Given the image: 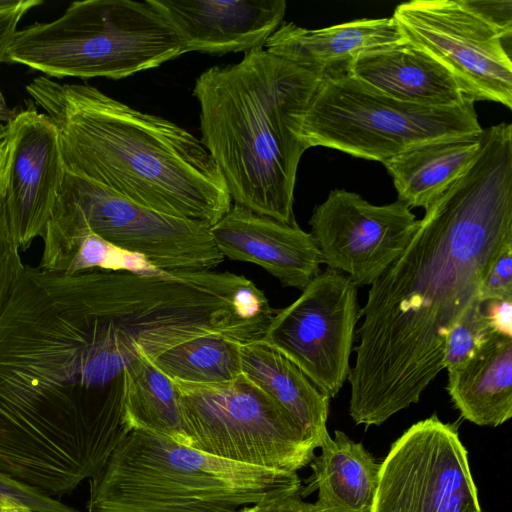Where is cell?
<instances>
[{
    "label": "cell",
    "instance_id": "1",
    "mask_svg": "<svg viewBox=\"0 0 512 512\" xmlns=\"http://www.w3.org/2000/svg\"><path fill=\"white\" fill-rule=\"evenodd\" d=\"M511 243L512 125L500 123L483 130L474 162L425 209L407 247L370 285L347 379L355 424L381 425L419 402L445 369L449 332Z\"/></svg>",
    "mask_w": 512,
    "mask_h": 512
},
{
    "label": "cell",
    "instance_id": "2",
    "mask_svg": "<svg viewBox=\"0 0 512 512\" xmlns=\"http://www.w3.org/2000/svg\"><path fill=\"white\" fill-rule=\"evenodd\" d=\"M128 433L123 376H101L69 276L25 265L0 317V472L54 498Z\"/></svg>",
    "mask_w": 512,
    "mask_h": 512
},
{
    "label": "cell",
    "instance_id": "3",
    "mask_svg": "<svg viewBox=\"0 0 512 512\" xmlns=\"http://www.w3.org/2000/svg\"><path fill=\"white\" fill-rule=\"evenodd\" d=\"M26 91L55 124L67 172L155 212L209 227L232 206L201 140L88 84L34 78Z\"/></svg>",
    "mask_w": 512,
    "mask_h": 512
},
{
    "label": "cell",
    "instance_id": "4",
    "mask_svg": "<svg viewBox=\"0 0 512 512\" xmlns=\"http://www.w3.org/2000/svg\"><path fill=\"white\" fill-rule=\"evenodd\" d=\"M319 81L263 48L196 79L201 142L236 205L281 222L295 221L296 174L308 149L302 123Z\"/></svg>",
    "mask_w": 512,
    "mask_h": 512
},
{
    "label": "cell",
    "instance_id": "5",
    "mask_svg": "<svg viewBox=\"0 0 512 512\" xmlns=\"http://www.w3.org/2000/svg\"><path fill=\"white\" fill-rule=\"evenodd\" d=\"M296 472L221 459L132 430L90 480L88 512H237L300 488Z\"/></svg>",
    "mask_w": 512,
    "mask_h": 512
},
{
    "label": "cell",
    "instance_id": "6",
    "mask_svg": "<svg viewBox=\"0 0 512 512\" xmlns=\"http://www.w3.org/2000/svg\"><path fill=\"white\" fill-rule=\"evenodd\" d=\"M185 53L176 30L147 0H83L52 21L18 29L4 62L48 78L118 80Z\"/></svg>",
    "mask_w": 512,
    "mask_h": 512
},
{
    "label": "cell",
    "instance_id": "7",
    "mask_svg": "<svg viewBox=\"0 0 512 512\" xmlns=\"http://www.w3.org/2000/svg\"><path fill=\"white\" fill-rule=\"evenodd\" d=\"M88 232L167 272L213 270L224 259L208 225L155 212L66 171L38 268L63 273Z\"/></svg>",
    "mask_w": 512,
    "mask_h": 512
},
{
    "label": "cell",
    "instance_id": "8",
    "mask_svg": "<svg viewBox=\"0 0 512 512\" xmlns=\"http://www.w3.org/2000/svg\"><path fill=\"white\" fill-rule=\"evenodd\" d=\"M472 99L448 107L406 103L352 75L320 80L305 111L301 136L323 146L384 162L417 145L483 129Z\"/></svg>",
    "mask_w": 512,
    "mask_h": 512
},
{
    "label": "cell",
    "instance_id": "9",
    "mask_svg": "<svg viewBox=\"0 0 512 512\" xmlns=\"http://www.w3.org/2000/svg\"><path fill=\"white\" fill-rule=\"evenodd\" d=\"M174 382L189 447L225 460L296 473L315 457L316 447L294 418L243 375L226 384Z\"/></svg>",
    "mask_w": 512,
    "mask_h": 512
},
{
    "label": "cell",
    "instance_id": "10",
    "mask_svg": "<svg viewBox=\"0 0 512 512\" xmlns=\"http://www.w3.org/2000/svg\"><path fill=\"white\" fill-rule=\"evenodd\" d=\"M372 512H484L456 425L432 415L391 445Z\"/></svg>",
    "mask_w": 512,
    "mask_h": 512
},
{
    "label": "cell",
    "instance_id": "11",
    "mask_svg": "<svg viewBox=\"0 0 512 512\" xmlns=\"http://www.w3.org/2000/svg\"><path fill=\"white\" fill-rule=\"evenodd\" d=\"M357 288L340 271H321L293 303L276 310L260 338L330 399L339 393L351 369L360 319Z\"/></svg>",
    "mask_w": 512,
    "mask_h": 512
},
{
    "label": "cell",
    "instance_id": "12",
    "mask_svg": "<svg viewBox=\"0 0 512 512\" xmlns=\"http://www.w3.org/2000/svg\"><path fill=\"white\" fill-rule=\"evenodd\" d=\"M392 17L404 40L445 66L466 98L512 109L511 53L463 0H412Z\"/></svg>",
    "mask_w": 512,
    "mask_h": 512
},
{
    "label": "cell",
    "instance_id": "13",
    "mask_svg": "<svg viewBox=\"0 0 512 512\" xmlns=\"http://www.w3.org/2000/svg\"><path fill=\"white\" fill-rule=\"evenodd\" d=\"M322 264L370 286L404 251L419 225L400 200L373 205L355 192L330 191L309 220Z\"/></svg>",
    "mask_w": 512,
    "mask_h": 512
},
{
    "label": "cell",
    "instance_id": "14",
    "mask_svg": "<svg viewBox=\"0 0 512 512\" xmlns=\"http://www.w3.org/2000/svg\"><path fill=\"white\" fill-rule=\"evenodd\" d=\"M26 103L5 124L9 155L4 202L20 251L42 236L66 174L55 124L34 102Z\"/></svg>",
    "mask_w": 512,
    "mask_h": 512
},
{
    "label": "cell",
    "instance_id": "15",
    "mask_svg": "<svg viewBox=\"0 0 512 512\" xmlns=\"http://www.w3.org/2000/svg\"><path fill=\"white\" fill-rule=\"evenodd\" d=\"M176 30L185 51L211 55L263 48L280 27L285 0H147Z\"/></svg>",
    "mask_w": 512,
    "mask_h": 512
},
{
    "label": "cell",
    "instance_id": "16",
    "mask_svg": "<svg viewBox=\"0 0 512 512\" xmlns=\"http://www.w3.org/2000/svg\"><path fill=\"white\" fill-rule=\"evenodd\" d=\"M210 233L223 257L259 265L283 286L303 291L321 272L316 243L296 221L281 222L234 204Z\"/></svg>",
    "mask_w": 512,
    "mask_h": 512
},
{
    "label": "cell",
    "instance_id": "17",
    "mask_svg": "<svg viewBox=\"0 0 512 512\" xmlns=\"http://www.w3.org/2000/svg\"><path fill=\"white\" fill-rule=\"evenodd\" d=\"M403 40L393 17L363 18L322 29L282 23L264 47L324 80L349 75L360 54Z\"/></svg>",
    "mask_w": 512,
    "mask_h": 512
},
{
    "label": "cell",
    "instance_id": "18",
    "mask_svg": "<svg viewBox=\"0 0 512 512\" xmlns=\"http://www.w3.org/2000/svg\"><path fill=\"white\" fill-rule=\"evenodd\" d=\"M350 75L406 103L448 107L468 99L445 66L406 40L360 54Z\"/></svg>",
    "mask_w": 512,
    "mask_h": 512
},
{
    "label": "cell",
    "instance_id": "19",
    "mask_svg": "<svg viewBox=\"0 0 512 512\" xmlns=\"http://www.w3.org/2000/svg\"><path fill=\"white\" fill-rule=\"evenodd\" d=\"M448 394L461 416L497 427L512 417V338L492 332L465 362L448 371Z\"/></svg>",
    "mask_w": 512,
    "mask_h": 512
},
{
    "label": "cell",
    "instance_id": "20",
    "mask_svg": "<svg viewBox=\"0 0 512 512\" xmlns=\"http://www.w3.org/2000/svg\"><path fill=\"white\" fill-rule=\"evenodd\" d=\"M311 461L313 475L301 488L306 497L317 491L314 512H372L378 484L379 464L344 432L336 430Z\"/></svg>",
    "mask_w": 512,
    "mask_h": 512
},
{
    "label": "cell",
    "instance_id": "21",
    "mask_svg": "<svg viewBox=\"0 0 512 512\" xmlns=\"http://www.w3.org/2000/svg\"><path fill=\"white\" fill-rule=\"evenodd\" d=\"M242 375L271 396L320 448L327 430L330 398L286 357L260 339L241 346Z\"/></svg>",
    "mask_w": 512,
    "mask_h": 512
},
{
    "label": "cell",
    "instance_id": "22",
    "mask_svg": "<svg viewBox=\"0 0 512 512\" xmlns=\"http://www.w3.org/2000/svg\"><path fill=\"white\" fill-rule=\"evenodd\" d=\"M481 134L426 142L382 162L398 200L410 208L426 209L474 162L481 149Z\"/></svg>",
    "mask_w": 512,
    "mask_h": 512
},
{
    "label": "cell",
    "instance_id": "23",
    "mask_svg": "<svg viewBox=\"0 0 512 512\" xmlns=\"http://www.w3.org/2000/svg\"><path fill=\"white\" fill-rule=\"evenodd\" d=\"M122 376L128 432L147 431L189 446L175 382L144 355L128 364Z\"/></svg>",
    "mask_w": 512,
    "mask_h": 512
},
{
    "label": "cell",
    "instance_id": "24",
    "mask_svg": "<svg viewBox=\"0 0 512 512\" xmlns=\"http://www.w3.org/2000/svg\"><path fill=\"white\" fill-rule=\"evenodd\" d=\"M242 344L222 334H206L167 349L152 362L174 381L226 384L242 375Z\"/></svg>",
    "mask_w": 512,
    "mask_h": 512
},
{
    "label": "cell",
    "instance_id": "25",
    "mask_svg": "<svg viewBox=\"0 0 512 512\" xmlns=\"http://www.w3.org/2000/svg\"><path fill=\"white\" fill-rule=\"evenodd\" d=\"M151 268V264L142 256L125 251L88 232L77 243L63 274L73 275L92 270L146 273Z\"/></svg>",
    "mask_w": 512,
    "mask_h": 512
},
{
    "label": "cell",
    "instance_id": "26",
    "mask_svg": "<svg viewBox=\"0 0 512 512\" xmlns=\"http://www.w3.org/2000/svg\"><path fill=\"white\" fill-rule=\"evenodd\" d=\"M492 333L480 298L469 306L449 332L445 346V369L450 371L470 358Z\"/></svg>",
    "mask_w": 512,
    "mask_h": 512
},
{
    "label": "cell",
    "instance_id": "27",
    "mask_svg": "<svg viewBox=\"0 0 512 512\" xmlns=\"http://www.w3.org/2000/svg\"><path fill=\"white\" fill-rule=\"evenodd\" d=\"M20 252L3 198L0 200V317L25 270Z\"/></svg>",
    "mask_w": 512,
    "mask_h": 512
},
{
    "label": "cell",
    "instance_id": "28",
    "mask_svg": "<svg viewBox=\"0 0 512 512\" xmlns=\"http://www.w3.org/2000/svg\"><path fill=\"white\" fill-rule=\"evenodd\" d=\"M0 503H14L36 512H80L1 472Z\"/></svg>",
    "mask_w": 512,
    "mask_h": 512
},
{
    "label": "cell",
    "instance_id": "29",
    "mask_svg": "<svg viewBox=\"0 0 512 512\" xmlns=\"http://www.w3.org/2000/svg\"><path fill=\"white\" fill-rule=\"evenodd\" d=\"M512 301V243L508 244L489 268L480 290V301Z\"/></svg>",
    "mask_w": 512,
    "mask_h": 512
},
{
    "label": "cell",
    "instance_id": "30",
    "mask_svg": "<svg viewBox=\"0 0 512 512\" xmlns=\"http://www.w3.org/2000/svg\"><path fill=\"white\" fill-rule=\"evenodd\" d=\"M501 38L511 53L512 1L511 0H463Z\"/></svg>",
    "mask_w": 512,
    "mask_h": 512
},
{
    "label": "cell",
    "instance_id": "31",
    "mask_svg": "<svg viewBox=\"0 0 512 512\" xmlns=\"http://www.w3.org/2000/svg\"><path fill=\"white\" fill-rule=\"evenodd\" d=\"M42 0H0V63L4 62L7 47L18 30L23 17Z\"/></svg>",
    "mask_w": 512,
    "mask_h": 512
},
{
    "label": "cell",
    "instance_id": "32",
    "mask_svg": "<svg viewBox=\"0 0 512 512\" xmlns=\"http://www.w3.org/2000/svg\"><path fill=\"white\" fill-rule=\"evenodd\" d=\"M301 488L277 493L237 512H314L312 503L303 500Z\"/></svg>",
    "mask_w": 512,
    "mask_h": 512
},
{
    "label": "cell",
    "instance_id": "33",
    "mask_svg": "<svg viewBox=\"0 0 512 512\" xmlns=\"http://www.w3.org/2000/svg\"><path fill=\"white\" fill-rule=\"evenodd\" d=\"M483 312L492 332L512 338V301L483 302Z\"/></svg>",
    "mask_w": 512,
    "mask_h": 512
},
{
    "label": "cell",
    "instance_id": "34",
    "mask_svg": "<svg viewBox=\"0 0 512 512\" xmlns=\"http://www.w3.org/2000/svg\"><path fill=\"white\" fill-rule=\"evenodd\" d=\"M8 146L6 140L0 143V200L5 197L8 176Z\"/></svg>",
    "mask_w": 512,
    "mask_h": 512
},
{
    "label": "cell",
    "instance_id": "35",
    "mask_svg": "<svg viewBox=\"0 0 512 512\" xmlns=\"http://www.w3.org/2000/svg\"><path fill=\"white\" fill-rule=\"evenodd\" d=\"M17 108H10L0 91V121L7 124L16 114Z\"/></svg>",
    "mask_w": 512,
    "mask_h": 512
},
{
    "label": "cell",
    "instance_id": "36",
    "mask_svg": "<svg viewBox=\"0 0 512 512\" xmlns=\"http://www.w3.org/2000/svg\"><path fill=\"white\" fill-rule=\"evenodd\" d=\"M5 512H36L25 506L14 503H2Z\"/></svg>",
    "mask_w": 512,
    "mask_h": 512
},
{
    "label": "cell",
    "instance_id": "37",
    "mask_svg": "<svg viewBox=\"0 0 512 512\" xmlns=\"http://www.w3.org/2000/svg\"><path fill=\"white\" fill-rule=\"evenodd\" d=\"M5 139V128L0 124V143Z\"/></svg>",
    "mask_w": 512,
    "mask_h": 512
},
{
    "label": "cell",
    "instance_id": "38",
    "mask_svg": "<svg viewBox=\"0 0 512 512\" xmlns=\"http://www.w3.org/2000/svg\"><path fill=\"white\" fill-rule=\"evenodd\" d=\"M0 512H5L2 506V503H0Z\"/></svg>",
    "mask_w": 512,
    "mask_h": 512
}]
</instances>
